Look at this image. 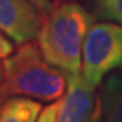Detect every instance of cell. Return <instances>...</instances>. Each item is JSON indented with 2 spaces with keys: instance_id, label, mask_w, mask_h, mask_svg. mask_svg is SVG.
I'll return each mask as SVG.
<instances>
[{
  "instance_id": "6da1fadb",
  "label": "cell",
  "mask_w": 122,
  "mask_h": 122,
  "mask_svg": "<svg viewBox=\"0 0 122 122\" xmlns=\"http://www.w3.org/2000/svg\"><path fill=\"white\" fill-rule=\"evenodd\" d=\"M95 16L79 3L56 1L44 15L37 44L45 60L66 75L81 72V54L86 35Z\"/></svg>"
},
{
  "instance_id": "7a4b0ae2",
  "label": "cell",
  "mask_w": 122,
  "mask_h": 122,
  "mask_svg": "<svg viewBox=\"0 0 122 122\" xmlns=\"http://www.w3.org/2000/svg\"><path fill=\"white\" fill-rule=\"evenodd\" d=\"M1 102L8 96H26L53 102L65 94L68 75L45 60L38 44L26 42L3 61Z\"/></svg>"
},
{
  "instance_id": "3957f363",
  "label": "cell",
  "mask_w": 122,
  "mask_h": 122,
  "mask_svg": "<svg viewBox=\"0 0 122 122\" xmlns=\"http://www.w3.org/2000/svg\"><path fill=\"white\" fill-rule=\"evenodd\" d=\"M122 64V26L111 22L92 23L83 44L81 76L96 88L107 73Z\"/></svg>"
},
{
  "instance_id": "277c9868",
  "label": "cell",
  "mask_w": 122,
  "mask_h": 122,
  "mask_svg": "<svg viewBox=\"0 0 122 122\" xmlns=\"http://www.w3.org/2000/svg\"><path fill=\"white\" fill-rule=\"evenodd\" d=\"M44 14L31 0H0V31L22 45L37 37Z\"/></svg>"
},
{
  "instance_id": "5b68a950",
  "label": "cell",
  "mask_w": 122,
  "mask_h": 122,
  "mask_svg": "<svg viewBox=\"0 0 122 122\" xmlns=\"http://www.w3.org/2000/svg\"><path fill=\"white\" fill-rule=\"evenodd\" d=\"M99 96L95 88L84 81L81 72L68 75V86L62 99L58 100L56 122H87Z\"/></svg>"
},
{
  "instance_id": "8992f818",
  "label": "cell",
  "mask_w": 122,
  "mask_h": 122,
  "mask_svg": "<svg viewBox=\"0 0 122 122\" xmlns=\"http://www.w3.org/2000/svg\"><path fill=\"white\" fill-rule=\"evenodd\" d=\"M42 105L26 96H8L0 102V122H37Z\"/></svg>"
},
{
  "instance_id": "52a82bcc",
  "label": "cell",
  "mask_w": 122,
  "mask_h": 122,
  "mask_svg": "<svg viewBox=\"0 0 122 122\" xmlns=\"http://www.w3.org/2000/svg\"><path fill=\"white\" fill-rule=\"evenodd\" d=\"M100 107L105 122H122V76L110 75L100 90Z\"/></svg>"
},
{
  "instance_id": "ba28073f",
  "label": "cell",
  "mask_w": 122,
  "mask_h": 122,
  "mask_svg": "<svg viewBox=\"0 0 122 122\" xmlns=\"http://www.w3.org/2000/svg\"><path fill=\"white\" fill-rule=\"evenodd\" d=\"M94 16L122 25V0H92Z\"/></svg>"
},
{
  "instance_id": "9c48e42d",
  "label": "cell",
  "mask_w": 122,
  "mask_h": 122,
  "mask_svg": "<svg viewBox=\"0 0 122 122\" xmlns=\"http://www.w3.org/2000/svg\"><path fill=\"white\" fill-rule=\"evenodd\" d=\"M57 110H58V100L53 102L49 106H46L45 109H42L37 122H56Z\"/></svg>"
},
{
  "instance_id": "30bf717a",
  "label": "cell",
  "mask_w": 122,
  "mask_h": 122,
  "mask_svg": "<svg viewBox=\"0 0 122 122\" xmlns=\"http://www.w3.org/2000/svg\"><path fill=\"white\" fill-rule=\"evenodd\" d=\"M12 50H14V46L11 44V41L8 38H5L4 35L0 33V58L11 56Z\"/></svg>"
},
{
  "instance_id": "8fae6325",
  "label": "cell",
  "mask_w": 122,
  "mask_h": 122,
  "mask_svg": "<svg viewBox=\"0 0 122 122\" xmlns=\"http://www.w3.org/2000/svg\"><path fill=\"white\" fill-rule=\"evenodd\" d=\"M87 122H105L103 121V114H102V107H100V99L98 98V102H96V106L92 114L90 115Z\"/></svg>"
},
{
  "instance_id": "7c38bea8",
  "label": "cell",
  "mask_w": 122,
  "mask_h": 122,
  "mask_svg": "<svg viewBox=\"0 0 122 122\" xmlns=\"http://www.w3.org/2000/svg\"><path fill=\"white\" fill-rule=\"evenodd\" d=\"M31 1L37 5V8L44 14V15L48 14L49 11L53 8V5H54V3H52L50 0H31Z\"/></svg>"
},
{
  "instance_id": "4fadbf2b",
  "label": "cell",
  "mask_w": 122,
  "mask_h": 122,
  "mask_svg": "<svg viewBox=\"0 0 122 122\" xmlns=\"http://www.w3.org/2000/svg\"><path fill=\"white\" fill-rule=\"evenodd\" d=\"M3 84H4V69H3V64H0V102H1V91H3Z\"/></svg>"
},
{
  "instance_id": "5bb4252c",
  "label": "cell",
  "mask_w": 122,
  "mask_h": 122,
  "mask_svg": "<svg viewBox=\"0 0 122 122\" xmlns=\"http://www.w3.org/2000/svg\"><path fill=\"white\" fill-rule=\"evenodd\" d=\"M56 1H72V0H56Z\"/></svg>"
},
{
  "instance_id": "9a60e30c",
  "label": "cell",
  "mask_w": 122,
  "mask_h": 122,
  "mask_svg": "<svg viewBox=\"0 0 122 122\" xmlns=\"http://www.w3.org/2000/svg\"><path fill=\"white\" fill-rule=\"evenodd\" d=\"M121 72H122V64H121Z\"/></svg>"
}]
</instances>
